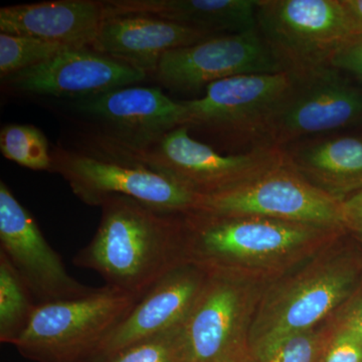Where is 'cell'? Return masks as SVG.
I'll list each match as a JSON object with an SVG mask.
<instances>
[{"label": "cell", "mask_w": 362, "mask_h": 362, "mask_svg": "<svg viewBox=\"0 0 362 362\" xmlns=\"http://www.w3.org/2000/svg\"><path fill=\"white\" fill-rule=\"evenodd\" d=\"M69 45L26 37L0 33V74L6 80L14 74L40 65L68 49Z\"/></svg>", "instance_id": "obj_24"}, {"label": "cell", "mask_w": 362, "mask_h": 362, "mask_svg": "<svg viewBox=\"0 0 362 362\" xmlns=\"http://www.w3.org/2000/svg\"><path fill=\"white\" fill-rule=\"evenodd\" d=\"M257 28L295 78L330 66L349 39L340 0H258Z\"/></svg>", "instance_id": "obj_8"}, {"label": "cell", "mask_w": 362, "mask_h": 362, "mask_svg": "<svg viewBox=\"0 0 362 362\" xmlns=\"http://www.w3.org/2000/svg\"><path fill=\"white\" fill-rule=\"evenodd\" d=\"M356 277L352 262L328 247L269 283L252 320L251 349L325 322L354 291Z\"/></svg>", "instance_id": "obj_5"}, {"label": "cell", "mask_w": 362, "mask_h": 362, "mask_svg": "<svg viewBox=\"0 0 362 362\" xmlns=\"http://www.w3.org/2000/svg\"><path fill=\"white\" fill-rule=\"evenodd\" d=\"M218 37L161 18L107 16L93 49L140 70L156 71L164 54Z\"/></svg>", "instance_id": "obj_17"}, {"label": "cell", "mask_w": 362, "mask_h": 362, "mask_svg": "<svg viewBox=\"0 0 362 362\" xmlns=\"http://www.w3.org/2000/svg\"><path fill=\"white\" fill-rule=\"evenodd\" d=\"M182 327L135 343L104 362H185Z\"/></svg>", "instance_id": "obj_25"}, {"label": "cell", "mask_w": 362, "mask_h": 362, "mask_svg": "<svg viewBox=\"0 0 362 362\" xmlns=\"http://www.w3.org/2000/svg\"><path fill=\"white\" fill-rule=\"evenodd\" d=\"M288 163L315 187L337 199L362 188V138L320 135L284 147Z\"/></svg>", "instance_id": "obj_20"}, {"label": "cell", "mask_w": 362, "mask_h": 362, "mask_svg": "<svg viewBox=\"0 0 362 362\" xmlns=\"http://www.w3.org/2000/svg\"><path fill=\"white\" fill-rule=\"evenodd\" d=\"M146 77V71L93 47H71L6 80L32 94L78 100L130 87Z\"/></svg>", "instance_id": "obj_14"}, {"label": "cell", "mask_w": 362, "mask_h": 362, "mask_svg": "<svg viewBox=\"0 0 362 362\" xmlns=\"http://www.w3.org/2000/svg\"><path fill=\"white\" fill-rule=\"evenodd\" d=\"M37 305L20 274L0 252V342L13 345L28 328Z\"/></svg>", "instance_id": "obj_21"}, {"label": "cell", "mask_w": 362, "mask_h": 362, "mask_svg": "<svg viewBox=\"0 0 362 362\" xmlns=\"http://www.w3.org/2000/svg\"><path fill=\"white\" fill-rule=\"evenodd\" d=\"M294 84L287 71L218 81L207 86L204 96L182 101L183 126L228 144L272 146V126Z\"/></svg>", "instance_id": "obj_6"}, {"label": "cell", "mask_w": 362, "mask_h": 362, "mask_svg": "<svg viewBox=\"0 0 362 362\" xmlns=\"http://www.w3.org/2000/svg\"><path fill=\"white\" fill-rule=\"evenodd\" d=\"M332 328L327 322L291 333L251 349L249 362H320Z\"/></svg>", "instance_id": "obj_22"}, {"label": "cell", "mask_w": 362, "mask_h": 362, "mask_svg": "<svg viewBox=\"0 0 362 362\" xmlns=\"http://www.w3.org/2000/svg\"><path fill=\"white\" fill-rule=\"evenodd\" d=\"M142 297L105 285L85 296L39 304L13 346L35 362H95Z\"/></svg>", "instance_id": "obj_4"}, {"label": "cell", "mask_w": 362, "mask_h": 362, "mask_svg": "<svg viewBox=\"0 0 362 362\" xmlns=\"http://www.w3.org/2000/svg\"><path fill=\"white\" fill-rule=\"evenodd\" d=\"M362 127V86L328 66L301 78L276 116L272 146L284 147L333 131Z\"/></svg>", "instance_id": "obj_11"}, {"label": "cell", "mask_w": 362, "mask_h": 362, "mask_svg": "<svg viewBox=\"0 0 362 362\" xmlns=\"http://www.w3.org/2000/svg\"><path fill=\"white\" fill-rule=\"evenodd\" d=\"M0 252L20 274L37 304L85 296L96 289L71 277L37 221L4 181L0 182Z\"/></svg>", "instance_id": "obj_12"}, {"label": "cell", "mask_w": 362, "mask_h": 362, "mask_svg": "<svg viewBox=\"0 0 362 362\" xmlns=\"http://www.w3.org/2000/svg\"><path fill=\"white\" fill-rule=\"evenodd\" d=\"M97 232L74 265L99 274L106 285L145 295L162 277L187 263V214L165 213L125 197L101 204Z\"/></svg>", "instance_id": "obj_2"}, {"label": "cell", "mask_w": 362, "mask_h": 362, "mask_svg": "<svg viewBox=\"0 0 362 362\" xmlns=\"http://www.w3.org/2000/svg\"><path fill=\"white\" fill-rule=\"evenodd\" d=\"M329 66L362 83V37L347 40L335 52Z\"/></svg>", "instance_id": "obj_28"}, {"label": "cell", "mask_w": 362, "mask_h": 362, "mask_svg": "<svg viewBox=\"0 0 362 362\" xmlns=\"http://www.w3.org/2000/svg\"><path fill=\"white\" fill-rule=\"evenodd\" d=\"M189 131L180 126L143 141H125L98 133L89 143L93 156L151 169L201 195L238 187L287 161L284 149L277 146L223 156L195 139Z\"/></svg>", "instance_id": "obj_3"}, {"label": "cell", "mask_w": 362, "mask_h": 362, "mask_svg": "<svg viewBox=\"0 0 362 362\" xmlns=\"http://www.w3.org/2000/svg\"><path fill=\"white\" fill-rule=\"evenodd\" d=\"M103 4L105 18L150 16L218 35L257 30L258 0H110Z\"/></svg>", "instance_id": "obj_19"}, {"label": "cell", "mask_w": 362, "mask_h": 362, "mask_svg": "<svg viewBox=\"0 0 362 362\" xmlns=\"http://www.w3.org/2000/svg\"><path fill=\"white\" fill-rule=\"evenodd\" d=\"M194 213L262 216L346 230L343 201L312 185L288 161L238 187L202 195Z\"/></svg>", "instance_id": "obj_9"}, {"label": "cell", "mask_w": 362, "mask_h": 362, "mask_svg": "<svg viewBox=\"0 0 362 362\" xmlns=\"http://www.w3.org/2000/svg\"><path fill=\"white\" fill-rule=\"evenodd\" d=\"M76 110L108 128L101 134L143 141L183 126L185 108L157 87H125L78 99Z\"/></svg>", "instance_id": "obj_16"}, {"label": "cell", "mask_w": 362, "mask_h": 362, "mask_svg": "<svg viewBox=\"0 0 362 362\" xmlns=\"http://www.w3.org/2000/svg\"><path fill=\"white\" fill-rule=\"evenodd\" d=\"M105 18L103 1L58 0L1 7L0 32L69 47H93Z\"/></svg>", "instance_id": "obj_18"}, {"label": "cell", "mask_w": 362, "mask_h": 362, "mask_svg": "<svg viewBox=\"0 0 362 362\" xmlns=\"http://www.w3.org/2000/svg\"><path fill=\"white\" fill-rule=\"evenodd\" d=\"M282 66L257 30L223 35L164 54L157 80L170 89L197 90L223 78L281 73Z\"/></svg>", "instance_id": "obj_13"}, {"label": "cell", "mask_w": 362, "mask_h": 362, "mask_svg": "<svg viewBox=\"0 0 362 362\" xmlns=\"http://www.w3.org/2000/svg\"><path fill=\"white\" fill-rule=\"evenodd\" d=\"M52 169L63 176L74 194L90 206H101L111 197L135 199L165 213H194L201 201L173 178L151 169L80 152L57 149Z\"/></svg>", "instance_id": "obj_10"}, {"label": "cell", "mask_w": 362, "mask_h": 362, "mask_svg": "<svg viewBox=\"0 0 362 362\" xmlns=\"http://www.w3.org/2000/svg\"><path fill=\"white\" fill-rule=\"evenodd\" d=\"M332 329H344L362 339V294L350 295L344 303L327 319Z\"/></svg>", "instance_id": "obj_27"}, {"label": "cell", "mask_w": 362, "mask_h": 362, "mask_svg": "<svg viewBox=\"0 0 362 362\" xmlns=\"http://www.w3.org/2000/svg\"><path fill=\"white\" fill-rule=\"evenodd\" d=\"M0 150L6 158L33 170L52 169V154L44 133L33 125L11 124L0 131Z\"/></svg>", "instance_id": "obj_23"}, {"label": "cell", "mask_w": 362, "mask_h": 362, "mask_svg": "<svg viewBox=\"0 0 362 362\" xmlns=\"http://www.w3.org/2000/svg\"><path fill=\"white\" fill-rule=\"evenodd\" d=\"M206 279V272L189 262L166 274L143 295L112 333L95 362H104L135 343L182 326Z\"/></svg>", "instance_id": "obj_15"}, {"label": "cell", "mask_w": 362, "mask_h": 362, "mask_svg": "<svg viewBox=\"0 0 362 362\" xmlns=\"http://www.w3.org/2000/svg\"><path fill=\"white\" fill-rule=\"evenodd\" d=\"M267 285L206 273L204 287L183 324L185 362H249L252 320Z\"/></svg>", "instance_id": "obj_7"}, {"label": "cell", "mask_w": 362, "mask_h": 362, "mask_svg": "<svg viewBox=\"0 0 362 362\" xmlns=\"http://www.w3.org/2000/svg\"><path fill=\"white\" fill-rule=\"evenodd\" d=\"M187 221L189 263L266 284L306 263L342 232L254 216L190 213Z\"/></svg>", "instance_id": "obj_1"}, {"label": "cell", "mask_w": 362, "mask_h": 362, "mask_svg": "<svg viewBox=\"0 0 362 362\" xmlns=\"http://www.w3.org/2000/svg\"><path fill=\"white\" fill-rule=\"evenodd\" d=\"M320 362H362V339L350 331L332 329Z\"/></svg>", "instance_id": "obj_26"}, {"label": "cell", "mask_w": 362, "mask_h": 362, "mask_svg": "<svg viewBox=\"0 0 362 362\" xmlns=\"http://www.w3.org/2000/svg\"><path fill=\"white\" fill-rule=\"evenodd\" d=\"M345 228L362 235V188L343 199Z\"/></svg>", "instance_id": "obj_29"}, {"label": "cell", "mask_w": 362, "mask_h": 362, "mask_svg": "<svg viewBox=\"0 0 362 362\" xmlns=\"http://www.w3.org/2000/svg\"><path fill=\"white\" fill-rule=\"evenodd\" d=\"M349 39L362 37V0H340Z\"/></svg>", "instance_id": "obj_30"}]
</instances>
